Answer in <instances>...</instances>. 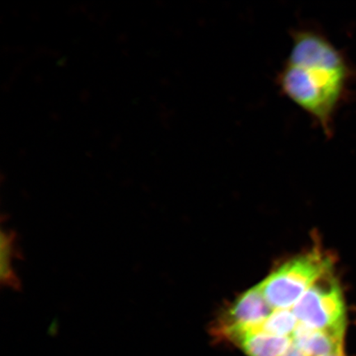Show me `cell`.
Instances as JSON below:
<instances>
[{
    "label": "cell",
    "instance_id": "6da1fadb",
    "mask_svg": "<svg viewBox=\"0 0 356 356\" xmlns=\"http://www.w3.org/2000/svg\"><path fill=\"white\" fill-rule=\"evenodd\" d=\"M291 38V51L275 78L279 91L329 135L345 88V61L332 44L310 26L292 29Z\"/></svg>",
    "mask_w": 356,
    "mask_h": 356
},
{
    "label": "cell",
    "instance_id": "7a4b0ae2",
    "mask_svg": "<svg viewBox=\"0 0 356 356\" xmlns=\"http://www.w3.org/2000/svg\"><path fill=\"white\" fill-rule=\"evenodd\" d=\"M331 269V258L315 249L279 266L259 286L274 309H292L304 293Z\"/></svg>",
    "mask_w": 356,
    "mask_h": 356
},
{
    "label": "cell",
    "instance_id": "3957f363",
    "mask_svg": "<svg viewBox=\"0 0 356 356\" xmlns=\"http://www.w3.org/2000/svg\"><path fill=\"white\" fill-rule=\"evenodd\" d=\"M291 309L299 323L314 330L346 332L344 298L332 269L323 274Z\"/></svg>",
    "mask_w": 356,
    "mask_h": 356
},
{
    "label": "cell",
    "instance_id": "277c9868",
    "mask_svg": "<svg viewBox=\"0 0 356 356\" xmlns=\"http://www.w3.org/2000/svg\"><path fill=\"white\" fill-rule=\"evenodd\" d=\"M275 309L258 284L243 293L222 316L216 331L231 328L259 327Z\"/></svg>",
    "mask_w": 356,
    "mask_h": 356
},
{
    "label": "cell",
    "instance_id": "5b68a950",
    "mask_svg": "<svg viewBox=\"0 0 356 356\" xmlns=\"http://www.w3.org/2000/svg\"><path fill=\"white\" fill-rule=\"evenodd\" d=\"M247 356H282L292 344L291 337L271 335L257 328H232L217 332Z\"/></svg>",
    "mask_w": 356,
    "mask_h": 356
},
{
    "label": "cell",
    "instance_id": "8992f818",
    "mask_svg": "<svg viewBox=\"0 0 356 356\" xmlns=\"http://www.w3.org/2000/svg\"><path fill=\"white\" fill-rule=\"evenodd\" d=\"M345 333L314 330L298 324L292 343L307 356H327L344 351Z\"/></svg>",
    "mask_w": 356,
    "mask_h": 356
},
{
    "label": "cell",
    "instance_id": "52a82bcc",
    "mask_svg": "<svg viewBox=\"0 0 356 356\" xmlns=\"http://www.w3.org/2000/svg\"><path fill=\"white\" fill-rule=\"evenodd\" d=\"M15 230L1 229L0 237V283L3 287L22 291V282L13 266V261L22 259Z\"/></svg>",
    "mask_w": 356,
    "mask_h": 356
},
{
    "label": "cell",
    "instance_id": "ba28073f",
    "mask_svg": "<svg viewBox=\"0 0 356 356\" xmlns=\"http://www.w3.org/2000/svg\"><path fill=\"white\" fill-rule=\"evenodd\" d=\"M298 324L299 322L291 309H275L270 317L256 328L271 335L291 337Z\"/></svg>",
    "mask_w": 356,
    "mask_h": 356
},
{
    "label": "cell",
    "instance_id": "9c48e42d",
    "mask_svg": "<svg viewBox=\"0 0 356 356\" xmlns=\"http://www.w3.org/2000/svg\"><path fill=\"white\" fill-rule=\"evenodd\" d=\"M282 356H307L301 350L298 348L297 346L291 344V346L289 347L286 353H284Z\"/></svg>",
    "mask_w": 356,
    "mask_h": 356
},
{
    "label": "cell",
    "instance_id": "30bf717a",
    "mask_svg": "<svg viewBox=\"0 0 356 356\" xmlns=\"http://www.w3.org/2000/svg\"><path fill=\"white\" fill-rule=\"evenodd\" d=\"M327 356H346L345 354V351H341V353H338L336 354L329 355Z\"/></svg>",
    "mask_w": 356,
    "mask_h": 356
}]
</instances>
